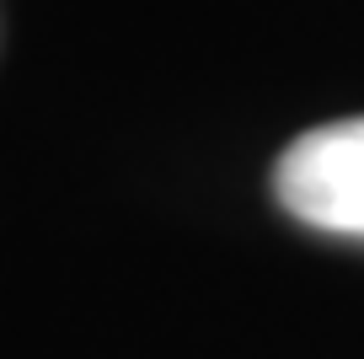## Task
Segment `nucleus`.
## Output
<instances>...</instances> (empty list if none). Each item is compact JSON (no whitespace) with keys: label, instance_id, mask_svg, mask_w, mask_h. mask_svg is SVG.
I'll return each instance as SVG.
<instances>
[{"label":"nucleus","instance_id":"nucleus-1","mask_svg":"<svg viewBox=\"0 0 364 359\" xmlns=\"http://www.w3.org/2000/svg\"><path fill=\"white\" fill-rule=\"evenodd\" d=\"M273 193L311 231L364 241V118L300 135L273 167Z\"/></svg>","mask_w":364,"mask_h":359}]
</instances>
